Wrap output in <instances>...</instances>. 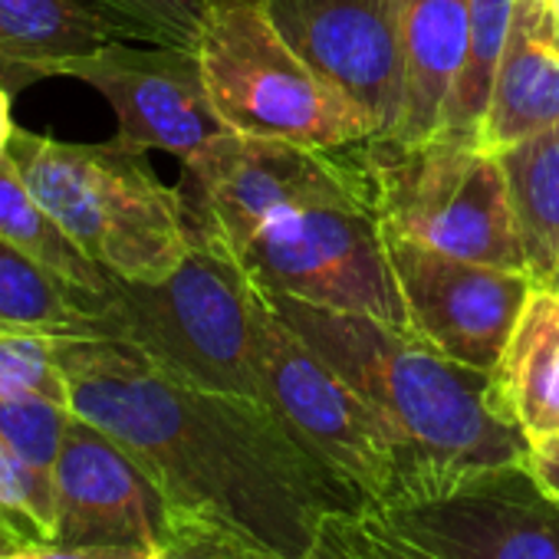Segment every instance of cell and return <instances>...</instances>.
Wrapping results in <instances>:
<instances>
[{"label":"cell","mask_w":559,"mask_h":559,"mask_svg":"<svg viewBox=\"0 0 559 559\" xmlns=\"http://www.w3.org/2000/svg\"><path fill=\"white\" fill-rule=\"evenodd\" d=\"M73 421V408L53 399H4L0 402V438L11 444L21 464L34 474V480L53 497L57 507V464L67 441V428Z\"/></svg>","instance_id":"603a6c76"},{"label":"cell","mask_w":559,"mask_h":559,"mask_svg":"<svg viewBox=\"0 0 559 559\" xmlns=\"http://www.w3.org/2000/svg\"><path fill=\"white\" fill-rule=\"evenodd\" d=\"M0 240L31 257L34 263L53 270L83 294H106L112 273L96 266L44 211V204L31 194L17 162L11 152L0 155Z\"/></svg>","instance_id":"44dd1931"},{"label":"cell","mask_w":559,"mask_h":559,"mask_svg":"<svg viewBox=\"0 0 559 559\" xmlns=\"http://www.w3.org/2000/svg\"><path fill=\"white\" fill-rule=\"evenodd\" d=\"M359 145L310 148L227 132L181 165V194L194 227L234 253L257 227L287 211L326 204L376 211L372 178Z\"/></svg>","instance_id":"9c48e42d"},{"label":"cell","mask_w":559,"mask_h":559,"mask_svg":"<svg viewBox=\"0 0 559 559\" xmlns=\"http://www.w3.org/2000/svg\"><path fill=\"white\" fill-rule=\"evenodd\" d=\"M93 310L99 340L132 346L188 385L263 402L257 287L240 260L207 230L194 227L188 257L165 280L135 284L112 276Z\"/></svg>","instance_id":"277c9868"},{"label":"cell","mask_w":559,"mask_h":559,"mask_svg":"<svg viewBox=\"0 0 559 559\" xmlns=\"http://www.w3.org/2000/svg\"><path fill=\"white\" fill-rule=\"evenodd\" d=\"M57 520L50 543L155 546L168 526V503L135 457L73 412L57 464Z\"/></svg>","instance_id":"5bb4252c"},{"label":"cell","mask_w":559,"mask_h":559,"mask_svg":"<svg viewBox=\"0 0 559 559\" xmlns=\"http://www.w3.org/2000/svg\"><path fill=\"white\" fill-rule=\"evenodd\" d=\"M513 11L516 0H467V60L457 76L454 96L448 103L441 132L480 142L490 90L510 37Z\"/></svg>","instance_id":"7402d4cb"},{"label":"cell","mask_w":559,"mask_h":559,"mask_svg":"<svg viewBox=\"0 0 559 559\" xmlns=\"http://www.w3.org/2000/svg\"><path fill=\"white\" fill-rule=\"evenodd\" d=\"M17 126L11 119V93L0 86V155H4L11 148V139H14Z\"/></svg>","instance_id":"4dcf8cb0"},{"label":"cell","mask_w":559,"mask_h":559,"mask_svg":"<svg viewBox=\"0 0 559 559\" xmlns=\"http://www.w3.org/2000/svg\"><path fill=\"white\" fill-rule=\"evenodd\" d=\"M543 4H546V11H549V21H552L556 37H559V0H543Z\"/></svg>","instance_id":"1f68e13d"},{"label":"cell","mask_w":559,"mask_h":559,"mask_svg":"<svg viewBox=\"0 0 559 559\" xmlns=\"http://www.w3.org/2000/svg\"><path fill=\"white\" fill-rule=\"evenodd\" d=\"M194 53L230 132L310 148L376 139V126L273 27L263 0H224Z\"/></svg>","instance_id":"52a82bcc"},{"label":"cell","mask_w":559,"mask_h":559,"mask_svg":"<svg viewBox=\"0 0 559 559\" xmlns=\"http://www.w3.org/2000/svg\"><path fill=\"white\" fill-rule=\"evenodd\" d=\"M526 467L559 500V435L556 438H543V441H530Z\"/></svg>","instance_id":"f1b7e54d"},{"label":"cell","mask_w":559,"mask_h":559,"mask_svg":"<svg viewBox=\"0 0 559 559\" xmlns=\"http://www.w3.org/2000/svg\"><path fill=\"white\" fill-rule=\"evenodd\" d=\"M60 366L70 408L135 457L168 510L287 556L323 549L326 520L356 510L263 402L188 385L119 340H60Z\"/></svg>","instance_id":"6da1fadb"},{"label":"cell","mask_w":559,"mask_h":559,"mask_svg":"<svg viewBox=\"0 0 559 559\" xmlns=\"http://www.w3.org/2000/svg\"><path fill=\"white\" fill-rule=\"evenodd\" d=\"M93 294L0 240V333L53 340H99Z\"/></svg>","instance_id":"ffe728a7"},{"label":"cell","mask_w":559,"mask_h":559,"mask_svg":"<svg viewBox=\"0 0 559 559\" xmlns=\"http://www.w3.org/2000/svg\"><path fill=\"white\" fill-rule=\"evenodd\" d=\"M284 40L392 139L402 119L399 0H263Z\"/></svg>","instance_id":"4fadbf2b"},{"label":"cell","mask_w":559,"mask_h":559,"mask_svg":"<svg viewBox=\"0 0 559 559\" xmlns=\"http://www.w3.org/2000/svg\"><path fill=\"white\" fill-rule=\"evenodd\" d=\"M402 119L395 142L441 132L448 103L467 60V0H399Z\"/></svg>","instance_id":"2e32d148"},{"label":"cell","mask_w":559,"mask_h":559,"mask_svg":"<svg viewBox=\"0 0 559 559\" xmlns=\"http://www.w3.org/2000/svg\"><path fill=\"white\" fill-rule=\"evenodd\" d=\"M148 546H76V543H27L8 559H145Z\"/></svg>","instance_id":"83f0119b"},{"label":"cell","mask_w":559,"mask_h":559,"mask_svg":"<svg viewBox=\"0 0 559 559\" xmlns=\"http://www.w3.org/2000/svg\"><path fill=\"white\" fill-rule=\"evenodd\" d=\"M126 40L198 50V40L224 0H86Z\"/></svg>","instance_id":"cb8c5ba5"},{"label":"cell","mask_w":559,"mask_h":559,"mask_svg":"<svg viewBox=\"0 0 559 559\" xmlns=\"http://www.w3.org/2000/svg\"><path fill=\"white\" fill-rule=\"evenodd\" d=\"M526 270L536 287L559 290V126H549L503 152Z\"/></svg>","instance_id":"d6986e66"},{"label":"cell","mask_w":559,"mask_h":559,"mask_svg":"<svg viewBox=\"0 0 559 559\" xmlns=\"http://www.w3.org/2000/svg\"><path fill=\"white\" fill-rule=\"evenodd\" d=\"M31 194L106 273L135 284L165 280L194 243L181 188H168L142 152L112 142H60L17 129L11 139Z\"/></svg>","instance_id":"3957f363"},{"label":"cell","mask_w":559,"mask_h":559,"mask_svg":"<svg viewBox=\"0 0 559 559\" xmlns=\"http://www.w3.org/2000/svg\"><path fill=\"white\" fill-rule=\"evenodd\" d=\"M549 126H559V37L543 0H516L480 145L503 152Z\"/></svg>","instance_id":"9a60e30c"},{"label":"cell","mask_w":559,"mask_h":559,"mask_svg":"<svg viewBox=\"0 0 559 559\" xmlns=\"http://www.w3.org/2000/svg\"><path fill=\"white\" fill-rule=\"evenodd\" d=\"M27 543H34V539H27L14 523H8L4 516H0V559L14 556V552H17V549H24Z\"/></svg>","instance_id":"f546056e"},{"label":"cell","mask_w":559,"mask_h":559,"mask_svg":"<svg viewBox=\"0 0 559 559\" xmlns=\"http://www.w3.org/2000/svg\"><path fill=\"white\" fill-rule=\"evenodd\" d=\"M0 516L34 543H50L53 536V497L34 480L4 438H0Z\"/></svg>","instance_id":"4316f807"},{"label":"cell","mask_w":559,"mask_h":559,"mask_svg":"<svg viewBox=\"0 0 559 559\" xmlns=\"http://www.w3.org/2000/svg\"><path fill=\"white\" fill-rule=\"evenodd\" d=\"M234 257L270 294L408 330L382 221L372 207L287 211L257 227Z\"/></svg>","instance_id":"30bf717a"},{"label":"cell","mask_w":559,"mask_h":559,"mask_svg":"<svg viewBox=\"0 0 559 559\" xmlns=\"http://www.w3.org/2000/svg\"><path fill=\"white\" fill-rule=\"evenodd\" d=\"M408 330L441 356L493 376L533 294L530 270L461 260L382 224Z\"/></svg>","instance_id":"8fae6325"},{"label":"cell","mask_w":559,"mask_h":559,"mask_svg":"<svg viewBox=\"0 0 559 559\" xmlns=\"http://www.w3.org/2000/svg\"><path fill=\"white\" fill-rule=\"evenodd\" d=\"M326 543L343 559H559V500L510 464L333 513Z\"/></svg>","instance_id":"5b68a950"},{"label":"cell","mask_w":559,"mask_h":559,"mask_svg":"<svg viewBox=\"0 0 559 559\" xmlns=\"http://www.w3.org/2000/svg\"><path fill=\"white\" fill-rule=\"evenodd\" d=\"M122 31L86 0H0V80L24 86L93 53Z\"/></svg>","instance_id":"ac0fdd59"},{"label":"cell","mask_w":559,"mask_h":559,"mask_svg":"<svg viewBox=\"0 0 559 559\" xmlns=\"http://www.w3.org/2000/svg\"><path fill=\"white\" fill-rule=\"evenodd\" d=\"M497 412L526 438L559 435V290L533 287L490 376Z\"/></svg>","instance_id":"e0dca14e"},{"label":"cell","mask_w":559,"mask_h":559,"mask_svg":"<svg viewBox=\"0 0 559 559\" xmlns=\"http://www.w3.org/2000/svg\"><path fill=\"white\" fill-rule=\"evenodd\" d=\"M31 395L70 405V385L60 366V340L0 333V402Z\"/></svg>","instance_id":"484cf974"},{"label":"cell","mask_w":559,"mask_h":559,"mask_svg":"<svg viewBox=\"0 0 559 559\" xmlns=\"http://www.w3.org/2000/svg\"><path fill=\"white\" fill-rule=\"evenodd\" d=\"M385 227L441 253L526 270L507 171L480 142L438 132L425 142L369 139L359 145Z\"/></svg>","instance_id":"8992f818"},{"label":"cell","mask_w":559,"mask_h":559,"mask_svg":"<svg viewBox=\"0 0 559 559\" xmlns=\"http://www.w3.org/2000/svg\"><path fill=\"white\" fill-rule=\"evenodd\" d=\"M257 366L263 402L340 480L356 507L405 490L402 454L379 412L276 317L260 287Z\"/></svg>","instance_id":"ba28073f"},{"label":"cell","mask_w":559,"mask_h":559,"mask_svg":"<svg viewBox=\"0 0 559 559\" xmlns=\"http://www.w3.org/2000/svg\"><path fill=\"white\" fill-rule=\"evenodd\" d=\"M260 294L280 320L379 412L399 444L405 490H428L480 471L526 464L530 441L497 412L490 376L372 317L313 307L263 287Z\"/></svg>","instance_id":"7a4b0ae2"},{"label":"cell","mask_w":559,"mask_h":559,"mask_svg":"<svg viewBox=\"0 0 559 559\" xmlns=\"http://www.w3.org/2000/svg\"><path fill=\"white\" fill-rule=\"evenodd\" d=\"M60 76H73L116 112V142L129 152H168L181 165L227 135L217 116L201 60L191 50L139 40H109L86 57L70 60Z\"/></svg>","instance_id":"7c38bea8"},{"label":"cell","mask_w":559,"mask_h":559,"mask_svg":"<svg viewBox=\"0 0 559 559\" xmlns=\"http://www.w3.org/2000/svg\"><path fill=\"white\" fill-rule=\"evenodd\" d=\"M145 559H343V556L330 543L310 556H287L217 520L168 510V526Z\"/></svg>","instance_id":"d4e9b609"}]
</instances>
